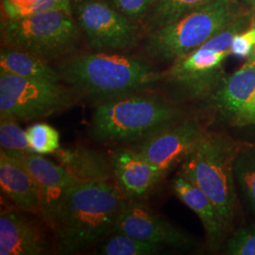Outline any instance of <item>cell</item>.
I'll return each instance as SVG.
<instances>
[{
  "label": "cell",
  "instance_id": "2e32d148",
  "mask_svg": "<svg viewBox=\"0 0 255 255\" xmlns=\"http://www.w3.org/2000/svg\"><path fill=\"white\" fill-rule=\"evenodd\" d=\"M172 188L177 198L201 219L210 245L218 247L227 228L213 201L201 188L181 175L174 179Z\"/></svg>",
  "mask_w": 255,
  "mask_h": 255
},
{
  "label": "cell",
  "instance_id": "ffe728a7",
  "mask_svg": "<svg viewBox=\"0 0 255 255\" xmlns=\"http://www.w3.org/2000/svg\"><path fill=\"white\" fill-rule=\"evenodd\" d=\"M215 0H157L150 13L149 30L171 24L194 9Z\"/></svg>",
  "mask_w": 255,
  "mask_h": 255
},
{
  "label": "cell",
  "instance_id": "d6986e66",
  "mask_svg": "<svg viewBox=\"0 0 255 255\" xmlns=\"http://www.w3.org/2000/svg\"><path fill=\"white\" fill-rule=\"evenodd\" d=\"M0 72L46 82H62L59 71L52 68L48 62L35 55L8 46L1 48Z\"/></svg>",
  "mask_w": 255,
  "mask_h": 255
},
{
  "label": "cell",
  "instance_id": "7a4b0ae2",
  "mask_svg": "<svg viewBox=\"0 0 255 255\" xmlns=\"http://www.w3.org/2000/svg\"><path fill=\"white\" fill-rule=\"evenodd\" d=\"M62 81L97 104L132 92L147 90L164 78L142 60L101 51L68 56L58 65Z\"/></svg>",
  "mask_w": 255,
  "mask_h": 255
},
{
  "label": "cell",
  "instance_id": "5b68a950",
  "mask_svg": "<svg viewBox=\"0 0 255 255\" xmlns=\"http://www.w3.org/2000/svg\"><path fill=\"white\" fill-rule=\"evenodd\" d=\"M241 14L236 0H215L151 30L144 50L151 59L173 64L204 45Z\"/></svg>",
  "mask_w": 255,
  "mask_h": 255
},
{
  "label": "cell",
  "instance_id": "44dd1931",
  "mask_svg": "<svg viewBox=\"0 0 255 255\" xmlns=\"http://www.w3.org/2000/svg\"><path fill=\"white\" fill-rule=\"evenodd\" d=\"M163 246L129 237L120 233H112L100 247L102 255H151L162 252Z\"/></svg>",
  "mask_w": 255,
  "mask_h": 255
},
{
  "label": "cell",
  "instance_id": "e0dca14e",
  "mask_svg": "<svg viewBox=\"0 0 255 255\" xmlns=\"http://www.w3.org/2000/svg\"><path fill=\"white\" fill-rule=\"evenodd\" d=\"M255 92V66L243 65L228 78L220 80L208 97L213 108L233 119Z\"/></svg>",
  "mask_w": 255,
  "mask_h": 255
},
{
  "label": "cell",
  "instance_id": "277c9868",
  "mask_svg": "<svg viewBox=\"0 0 255 255\" xmlns=\"http://www.w3.org/2000/svg\"><path fill=\"white\" fill-rule=\"evenodd\" d=\"M243 147L240 142L225 133L205 131L182 161L179 172L209 197L227 230L237 215L235 165Z\"/></svg>",
  "mask_w": 255,
  "mask_h": 255
},
{
  "label": "cell",
  "instance_id": "8fae6325",
  "mask_svg": "<svg viewBox=\"0 0 255 255\" xmlns=\"http://www.w3.org/2000/svg\"><path fill=\"white\" fill-rule=\"evenodd\" d=\"M230 52L222 51L210 41L173 63L164 77L192 98L208 97L220 82L221 64Z\"/></svg>",
  "mask_w": 255,
  "mask_h": 255
},
{
  "label": "cell",
  "instance_id": "ac0fdd59",
  "mask_svg": "<svg viewBox=\"0 0 255 255\" xmlns=\"http://www.w3.org/2000/svg\"><path fill=\"white\" fill-rule=\"evenodd\" d=\"M58 159L77 182H116L112 157L100 151L77 146L59 150Z\"/></svg>",
  "mask_w": 255,
  "mask_h": 255
},
{
  "label": "cell",
  "instance_id": "7c38bea8",
  "mask_svg": "<svg viewBox=\"0 0 255 255\" xmlns=\"http://www.w3.org/2000/svg\"><path fill=\"white\" fill-rule=\"evenodd\" d=\"M36 182L41 217L52 229L76 181L61 164H55L36 153H29L18 160Z\"/></svg>",
  "mask_w": 255,
  "mask_h": 255
},
{
  "label": "cell",
  "instance_id": "4fadbf2b",
  "mask_svg": "<svg viewBox=\"0 0 255 255\" xmlns=\"http://www.w3.org/2000/svg\"><path fill=\"white\" fill-rule=\"evenodd\" d=\"M14 208L1 210L0 255H41L48 251V240L42 226Z\"/></svg>",
  "mask_w": 255,
  "mask_h": 255
},
{
  "label": "cell",
  "instance_id": "1f68e13d",
  "mask_svg": "<svg viewBox=\"0 0 255 255\" xmlns=\"http://www.w3.org/2000/svg\"><path fill=\"white\" fill-rule=\"evenodd\" d=\"M244 1H245L246 3H248V4H251L252 6L255 4V0H244Z\"/></svg>",
  "mask_w": 255,
  "mask_h": 255
},
{
  "label": "cell",
  "instance_id": "d4e9b609",
  "mask_svg": "<svg viewBox=\"0 0 255 255\" xmlns=\"http://www.w3.org/2000/svg\"><path fill=\"white\" fill-rule=\"evenodd\" d=\"M27 140L32 151L36 154L58 152L60 146L59 131L46 123H35L27 128Z\"/></svg>",
  "mask_w": 255,
  "mask_h": 255
},
{
  "label": "cell",
  "instance_id": "d6a6232c",
  "mask_svg": "<svg viewBox=\"0 0 255 255\" xmlns=\"http://www.w3.org/2000/svg\"><path fill=\"white\" fill-rule=\"evenodd\" d=\"M253 7H254V9H255V5H253Z\"/></svg>",
  "mask_w": 255,
  "mask_h": 255
},
{
  "label": "cell",
  "instance_id": "f546056e",
  "mask_svg": "<svg viewBox=\"0 0 255 255\" xmlns=\"http://www.w3.org/2000/svg\"><path fill=\"white\" fill-rule=\"evenodd\" d=\"M244 65H247V66H255V45L253 47V49H252L251 53L249 55L248 59H247L246 64H244Z\"/></svg>",
  "mask_w": 255,
  "mask_h": 255
},
{
  "label": "cell",
  "instance_id": "cb8c5ba5",
  "mask_svg": "<svg viewBox=\"0 0 255 255\" xmlns=\"http://www.w3.org/2000/svg\"><path fill=\"white\" fill-rule=\"evenodd\" d=\"M55 9L72 10L61 0H2V10L7 20L23 18Z\"/></svg>",
  "mask_w": 255,
  "mask_h": 255
},
{
  "label": "cell",
  "instance_id": "4dcf8cb0",
  "mask_svg": "<svg viewBox=\"0 0 255 255\" xmlns=\"http://www.w3.org/2000/svg\"><path fill=\"white\" fill-rule=\"evenodd\" d=\"M63 3H64L66 6H68V7H71V1L72 0H61Z\"/></svg>",
  "mask_w": 255,
  "mask_h": 255
},
{
  "label": "cell",
  "instance_id": "9a60e30c",
  "mask_svg": "<svg viewBox=\"0 0 255 255\" xmlns=\"http://www.w3.org/2000/svg\"><path fill=\"white\" fill-rule=\"evenodd\" d=\"M1 193L16 209L41 216V200L36 182L17 159L0 153Z\"/></svg>",
  "mask_w": 255,
  "mask_h": 255
},
{
  "label": "cell",
  "instance_id": "f1b7e54d",
  "mask_svg": "<svg viewBox=\"0 0 255 255\" xmlns=\"http://www.w3.org/2000/svg\"><path fill=\"white\" fill-rule=\"evenodd\" d=\"M233 122L237 126L255 125V92L246 105L233 118Z\"/></svg>",
  "mask_w": 255,
  "mask_h": 255
},
{
  "label": "cell",
  "instance_id": "9c48e42d",
  "mask_svg": "<svg viewBox=\"0 0 255 255\" xmlns=\"http://www.w3.org/2000/svg\"><path fill=\"white\" fill-rule=\"evenodd\" d=\"M113 233L160 246L188 249L197 244L195 237L155 214L139 200H128Z\"/></svg>",
  "mask_w": 255,
  "mask_h": 255
},
{
  "label": "cell",
  "instance_id": "4316f807",
  "mask_svg": "<svg viewBox=\"0 0 255 255\" xmlns=\"http://www.w3.org/2000/svg\"><path fill=\"white\" fill-rule=\"evenodd\" d=\"M110 4L128 18L135 21L154 7L157 0H107Z\"/></svg>",
  "mask_w": 255,
  "mask_h": 255
},
{
  "label": "cell",
  "instance_id": "83f0119b",
  "mask_svg": "<svg viewBox=\"0 0 255 255\" xmlns=\"http://www.w3.org/2000/svg\"><path fill=\"white\" fill-rule=\"evenodd\" d=\"M255 45V27H250L235 37L231 46V55L248 58Z\"/></svg>",
  "mask_w": 255,
  "mask_h": 255
},
{
  "label": "cell",
  "instance_id": "603a6c76",
  "mask_svg": "<svg viewBox=\"0 0 255 255\" xmlns=\"http://www.w3.org/2000/svg\"><path fill=\"white\" fill-rule=\"evenodd\" d=\"M236 180L250 209L255 215V151L245 147L238 154L235 165Z\"/></svg>",
  "mask_w": 255,
  "mask_h": 255
},
{
  "label": "cell",
  "instance_id": "7402d4cb",
  "mask_svg": "<svg viewBox=\"0 0 255 255\" xmlns=\"http://www.w3.org/2000/svg\"><path fill=\"white\" fill-rule=\"evenodd\" d=\"M1 152L20 160L24 156L34 153L27 140V130L18 125V121L9 118H0Z\"/></svg>",
  "mask_w": 255,
  "mask_h": 255
},
{
  "label": "cell",
  "instance_id": "5bb4252c",
  "mask_svg": "<svg viewBox=\"0 0 255 255\" xmlns=\"http://www.w3.org/2000/svg\"><path fill=\"white\" fill-rule=\"evenodd\" d=\"M116 183L127 200H140L164 177L136 149L119 148L112 155Z\"/></svg>",
  "mask_w": 255,
  "mask_h": 255
},
{
  "label": "cell",
  "instance_id": "30bf717a",
  "mask_svg": "<svg viewBox=\"0 0 255 255\" xmlns=\"http://www.w3.org/2000/svg\"><path fill=\"white\" fill-rule=\"evenodd\" d=\"M205 131L196 119L181 120L144 139L136 150L165 176L188 156Z\"/></svg>",
  "mask_w": 255,
  "mask_h": 255
},
{
  "label": "cell",
  "instance_id": "52a82bcc",
  "mask_svg": "<svg viewBox=\"0 0 255 255\" xmlns=\"http://www.w3.org/2000/svg\"><path fill=\"white\" fill-rule=\"evenodd\" d=\"M77 93L60 82L0 72V118L17 121L47 118L72 107L79 101Z\"/></svg>",
  "mask_w": 255,
  "mask_h": 255
},
{
  "label": "cell",
  "instance_id": "3957f363",
  "mask_svg": "<svg viewBox=\"0 0 255 255\" xmlns=\"http://www.w3.org/2000/svg\"><path fill=\"white\" fill-rule=\"evenodd\" d=\"M182 119V110L172 102L142 90L98 103L89 132L101 143H128L144 140Z\"/></svg>",
  "mask_w": 255,
  "mask_h": 255
},
{
  "label": "cell",
  "instance_id": "484cf974",
  "mask_svg": "<svg viewBox=\"0 0 255 255\" xmlns=\"http://www.w3.org/2000/svg\"><path fill=\"white\" fill-rule=\"evenodd\" d=\"M225 254L255 255V225L238 229L226 242Z\"/></svg>",
  "mask_w": 255,
  "mask_h": 255
},
{
  "label": "cell",
  "instance_id": "8992f818",
  "mask_svg": "<svg viewBox=\"0 0 255 255\" xmlns=\"http://www.w3.org/2000/svg\"><path fill=\"white\" fill-rule=\"evenodd\" d=\"M78 27L72 18V10L50 9L6 20L1 27L2 44L49 63L75 51L81 38Z\"/></svg>",
  "mask_w": 255,
  "mask_h": 255
},
{
  "label": "cell",
  "instance_id": "ba28073f",
  "mask_svg": "<svg viewBox=\"0 0 255 255\" xmlns=\"http://www.w3.org/2000/svg\"><path fill=\"white\" fill-rule=\"evenodd\" d=\"M71 8L78 26L95 50L120 51L138 45V27L107 0H72Z\"/></svg>",
  "mask_w": 255,
  "mask_h": 255
},
{
  "label": "cell",
  "instance_id": "6da1fadb",
  "mask_svg": "<svg viewBox=\"0 0 255 255\" xmlns=\"http://www.w3.org/2000/svg\"><path fill=\"white\" fill-rule=\"evenodd\" d=\"M127 201L116 182H76L52 227L57 251L71 255L110 236Z\"/></svg>",
  "mask_w": 255,
  "mask_h": 255
}]
</instances>
